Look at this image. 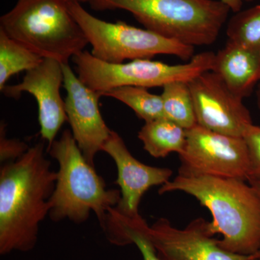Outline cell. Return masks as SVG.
<instances>
[{
    "mask_svg": "<svg viewBox=\"0 0 260 260\" xmlns=\"http://www.w3.org/2000/svg\"><path fill=\"white\" fill-rule=\"evenodd\" d=\"M63 87L66 90L65 112L72 134L89 164L94 166L95 157L102 151L112 130L103 119L99 102L102 94L89 88L71 69L62 64Z\"/></svg>",
    "mask_w": 260,
    "mask_h": 260,
    "instance_id": "8fae6325",
    "label": "cell"
},
{
    "mask_svg": "<svg viewBox=\"0 0 260 260\" xmlns=\"http://www.w3.org/2000/svg\"><path fill=\"white\" fill-rule=\"evenodd\" d=\"M212 71L223 80L234 95L249 96L260 81V46H248L228 40L215 54Z\"/></svg>",
    "mask_w": 260,
    "mask_h": 260,
    "instance_id": "5bb4252c",
    "label": "cell"
},
{
    "mask_svg": "<svg viewBox=\"0 0 260 260\" xmlns=\"http://www.w3.org/2000/svg\"><path fill=\"white\" fill-rule=\"evenodd\" d=\"M143 148L154 158L180 154L185 147L186 129L167 119L145 122L138 133Z\"/></svg>",
    "mask_w": 260,
    "mask_h": 260,
    "instance_id": "9a60e30c",
    "label": "cell"
},
{
    "mask_svg": "<svg viewBox=\"0 0 260 260\" xmlns=\"http://www.w3.org/2000/svg\"><path fill=\"white\" fill-rule=\"evenodd\" d=\"M95 10H126L145 28L192 46L216 42L231 10L220 0H90Z\"/></svg>",
    "mask_w": 260,
    "mask_h": 260,
    "instance_id": "277c9868",
    "label": "cell"
},
{
    "mask_svg": "<svg viewBox=\"0 0 260 260\" xmlns=\"http://www.w3.org/2000/svg\"><path fill=\"white\" fill-rule=\"evenodd\" d=\"M249 184H251V185L254 186V188L256 189V191H258L260 196V180H256V179H253V180H250L248 181Z\"/></svg>",
    "mask_w": 260,
    "mask_h": 260,
    "instance_id": "cb8c5ba5",
    "label": "cell"
},
{
    "mask_svg": "<svg viewBox=\"0 0 260 260\" xmlns=\"http://www.w3.org/2000/svg\"><path fill=\"white\" fill-rule=\"evenodd\" d=\"M103 96L113 98L122 102L145 122L166 119L161 95L150 93L146 88L120 87L109 90Z\"/></svg>",
    "mask_w": 260,
    "mask_h": 260,
    "instance_id": "ac0fdd59",
    "label": "cell"
},
{
    "mask_svg": "<svg viewBox=\"0 0 260 260\" xmlns=\"http://www.w3.org/2000/svg\"><path fill=\"white\" fill-rule=\"evenodd\" d=\"M243 138L247 147L250 162L249 181L260 180V126L250 124L244 132Z\"/></svg>",
    "mask_w": 260,
    "mask_h": 260,
    "instance_id": "44dd1931",
    "label": "cell"
},
{
    "mask_svg": "<svg viewBox=\"0 0 260 260\" xmlns=\"http://www.w3.org/2000/svg\"><path fill=\"white\" fill-rule=\"evenodd\" d=\"M39 143L0 169V254L27 252L37 245L41 223L49 215L57 172Z\"/></svg>",
    "mask_w": 260,
    "mask_h": 260,
    "instance_id": "6da1fadb",
    "label": "cell"
},
{
    "mask_svg": "<svg viewBox=\"0 0 260 260\" xmlns=\"http://www.w3.org/2000/svg\"><path fill=\"white\" fill-rule=\"evenodd\" d=\"M251 260H260V258H254V259H251Z\"/></svg>",
    "mask_w": 260,
    "mask_h": 260,
    "instance_id": "4316f807",
    "label": "cell"
},
{
    "mask_svg": "<svg viewBox=\"0 0 260 260\" xmlns=\"http://www.w3.org/2000/svg\"><path fill=\"white\" fill-rule=\"evenodd\" d=\"M44 58L8 37L0 29V90L8 80L20 72L37 68Z\"/></svg>",
    "mask_w": 260,
    "mask_h": 260,
    "instance_id": "2e32d148",
    "label": "cell"
},
{
    "mask_svg": "<svg viewBox=\"0 0 260 260\" xmlns=\"http://www.w3.org/2000/svg\"><path fill=\"white\" fill-rule=\"evenodd\" d=\"M62 83V64L54 59H44L37 68L26 72L21 83L5 85L1 90L8 98L18 99L24 92L35 98L41 135L47 141L48 146L56 140L63 124L68 120L64 100L60 93Z\"/></svg>",
    "mask_w": 260,
    "mask_h": 260,
    "instance_id": "7c38bea8",
    "label": "cell"
},
{
    "mask_svg": "<svg viewBox=\"0 0 260 260\" xmlns=\"http://www.w3.org/2000/svg\"><path fill=\"white\" fill-rule=\"evenodd\" d=\"M215 53L203 51L195 54L184 64L171 65L150 59H135L129 62H106L88 51L73 56L75 72L89 88L102 94L124 86L143 88L164 87L173 82H188L204 72L212 70Z\"/></svg>",
    "mask_w": 260,
    "mask_h": 260,
    "instance_id": "8992f818",
    "label": "cell"
},
{
    "mask_svg": "<svg viewBox=\"0 0 260 260\" xmlns=\"http://www.w3.org/2000/svg\"><path fill=\"white\" fill-rule=\"evenodd\" d=\"M209 222L199 218L184 229L173 226L160 218L144 230L162 260H251L260 258V251L252 255L230 252L220 247L208 229Z\"/></svg>",
    "mask_w": 260,
    "mask_h": 260,
    "instance_id": "30bf717a",
    "label": "cell"
},
{
    "mask_svg": "<svg viewBox=\"0 0 260 260\" xmlns=\"http://www.w3.org/2000/svg\"><path fill=\"white\" fill-rule=\"evenodd\" d=\"M228 40L248 46H260V5L240 10L228 23Z\"/></svg>",
    "mask_w": 260,
    "mask_h": 260,
    "instance_id": "d6986e66",
    "label": "cell"
},
{
    "mask_svg": "<svg viewBox=\"0 0 260 260\" xmlns=\"http://www.w3.org/2000/svg\"><path fill=\"white\" fill-rule=\"evenodd\" d=\"M65 0H18L0 29L44 59L69 64L89 44Z\"/></svg>",
    "mask_w": 260,
    "mask_h": 260,
    "instance_id": "5b68a950",
    "label": "cell"
},
{
    "mask_svg": "<svg viewBox=\"0 0 260 260\" xmlns=\"http://www.w3.org/2000/svg\"><path fill=\"white\" fill-rule=\"evenodd\" d=\"M166 119L189 129L197 124L194 103L186 82H173L162 87L161 93Z\"/></svg>",
    "mask_w": 260,
    "mask_h": 260,
    "instance_id": "e0dca14e",
    "label": "cell"
},
{
    "mask_svg": "<svg viewBox=\"0 0 260 260\" xmlns=\"http://www.w3.org/2000/svg\"><path fill=\"white\" fill-rule=\"evenodd\" d=\"M67 2H78V3H83V2H90V0H65Z\"/></svg>",
    "mask_w": 260,
    "mask_h": 260,
    "instance_id": "484cf974",
    "label": "cell"
},
{
    "mask_svg": "<svg viewBox=\"0 0 260 260\" xmlns=\"http://www.w3.org/2000/svg\"><path fill=\"white\" fill-rule=\"evenodd\" d=\"M68 8L92 46V55L106 62L150 59L166 54L189 61L194 47L162 37L148 29L137 28L125 22L105 21L89 13L78 2H68Z\"/></svg>",
    "mask_w": 260,
    "mask_h": 260,
    "instance_id": "52a82bcc",
    "label": "cell"
},
{
    "mask_svg": "<svg viewBox=\"0 0 260 260\" xmlns=\"http://www.w3.org/2000/svg\"><path fill=\"white\" fill-rule=\"evenodd\" d=\"M220 1L225 3L230 8L232 11L235 12V13L240 11L242 9L243 0H220Z\"/></svg>",
    "mask_w": 260,
    "mask_h": 260,
    "instance_id": "603a6c76",
    "label": "cell"
},
{
    "mask_svg": "<svg viewBox=\"0 0 260 260\" xmlns=\"http://www.w3.org/2000/svg\"><path fill=\"white\" fill-rule=\"evenodd\" d=\"M179 172L249 181V153L244 138L221 134L196 125L186 129Z\"/></svg>",
    "mask_w": 260,
    "mask_h": 260,
    "instance_id": "ba28073f",
    "label": "cell"
},
{
    "mask_svg": "<svg viewBox=\"0 0 260 260\" xmlns=\"http://www.w3.org/2000/svg\"><path fill=\"white\" fill-rule=\"evenodd\" d=\"M243 1L251 2L253 1V0H243Z\"/></svg>",
    "mask_w": 260,
    "mask_h": 260,
    "instance_id": "83f0119b",
    "label": "cell"
},
{
    "mask_svg": "<svg viewBox=\"0 0 260 260\" xmlns=\"http://www.w3.org/2000/svg\"><path fill=\"white\" fill-rule=\"evenodd\" d=\"M257 89H256V104H257L258 107L260 109V81L257 84Z\"/></svg>",
    "mask_w": 260,
    "mask_h": 260,
    "instance_id": "d4e9b609",
    "label": "cell"
},
{
    "mask_svg": "<svg viewBox=\"0 0 260 260\" xmlns=\"http://www.w3.org/2000/svg\"><path fill=\"white\" fill-rule=\"evenodd\" d=\"M102 151L114 160L117 169L116 183L120 187L121 198L114 208L116 212L129 218L140 216L138 208L143 195L152 186H162L170 181L172 171L140 162L130 153L120 135L113 130Z\"/></svg>",
    "mask_w": 260,
    "mask_h": 260,
    "instance_id": "4fadbf2b",
    "label": "cell"
},
{
    "mask_svg": "<svg viewBox=\"0 0 260 260\" xmlns=\"http://www.w3.org/2000/svg\"><path fill=\"white\" fill-rule=\"evenodd\" d=\"M6 125L3 121L0 126V160L2 162L13 161L24 155L30 147L18 139H10L6 137Z\"/></svg>",
    "mask_w": 260,
    "mask_h": 260,
    "instance_id": "7402d4cb",
    "label": "cell"
},
{
    "mask_svg": "<svg viewBox=\"0 0 260 260\" xmlns=\"http://www.w3.org/2000/svg\"><path fill=\"white\" fill-rule=\"evenodd\" d=\"M179 191L190 194L213 216L210 234H220V247L230 252L252 255L260 251V196L246 181L179 172L160 186V194Z\"/></svg>",
    "mask_w": 260,
    "mask_h": 260,
    "instance_id": "7a4b0ae2",
    "label": "cell"
},
{
    "mask_svg": "<svg viewBox=\"0 0 260 260\" xmlns=\"http://www.w3.org/2000/svg\"><path fill=\"white\" fill-rule=\"evenodd\" d=\"M194 103L197 124L206 129L243 138L252 124L243 99L229 90L218 75L204 72L188 82Z\"/></svg>",
    "mask_w": 260,
    "mask_h": 260,
    "instance_id": "9c48e42d",
    "label": "cell"
},
{
    "mask_svg": "<svg viewBox=\"0 0 260 260\" xmlns=\"http://www.w3.org/2000/svg\"><path fill=\"white\" fill-rule=\"evenodd\" d=\"M47 152L59 164L50 200L51 220L68 219L82 223L93 213L103 229L109 210L119 203L120 191L107 189L95 167L84 157L70 130L65 129L59 139L47 146Z\"/></svg>",
    "mask_w": 260,
    "mask_h": 260,
    "instance_id": "3957f363",
    "label": "cell"
},
{
    "mask_svg": "<svg viewBox=\"0 0 260 260\" xmlns=\"http://www.w3.org/2000/svg\"><path fill=\"white\" fill-rule=\"evenodd\" d=\"M146 223L141 216L135 218H123L118 225V238L121 246L135 244L143 260H162L144 230Z\"/></svg>",
    "mask_w": 260,
    "mask_h": 260,
    "instance_id": "ffe728a7",
    "label": "cell"
}]
</instances>
